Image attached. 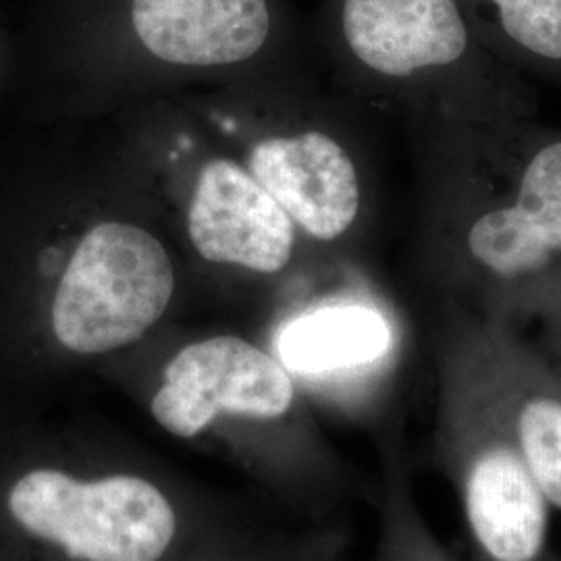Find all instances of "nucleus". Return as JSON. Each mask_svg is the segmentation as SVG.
<instances>
[{"label":"nucleus","mask_w":561,"mask_h":561,"mask_svg":"<svg viewBox=\"0 0 561 561\" xmlns=\"http://www.w3.org/2000/svg\"><path fill=\"white\" fill-rule=\"evenodd\" d=\"M422 264L443 304L522 329L561 266V129L419 119Z\"/></svg>","instance_id":"f257e3e1"},{"label":"nucleus","mask_w":561,"mask_h":561,"mask_svg":"<svg viewBox=\"0 0 561 561\" xmlns=\"http://www.w3.org/2000/svg\"><path fill=\"white\" fill-rule=\"evenodd\" d=\"M329 27L341 59L410 102L416 121L537 115L530 81L482 48L458 0H331Z\"/></svg>","instance_id":"f03ea898"},{"label":"nucleus","mask_w":561,"mask_h":561,"mask_svg":"<svg viewBox=\"0 0 561 561\" xmlns=\"http://www.w3.org/2000/svg\"><path fill=\"white\" fill-rule=\"evenodd\" d=\"M437 454L481 561H549L551 505L460 352L437 337Z\"/></svg>","instance_id":"7ed1b4c3"},{"label":"nucleus","mask_w":561,"mask_h":561,"mask_svg":"<svg viewBox=\"0 0 561 561\" xmlns=\"http://www.w3.org/2000/svg\"><path fill=\"white\" fill-rule=\"evenodd\" d=\"M175 268L162 241L134 222L83 233L53 301V331L69 352L94 356L140 340L169 308Z\"/></svg>","instance_id":"20e7f679"},{"label":"nucleus","mask_w":561,"mask_h":561,"mask_svg":"<svg viewBox=\"0 0 561 561\" xmlns=\"http://www.w3.org/2000/svg\"><path fill=\"white\" fill-rule=\"evenodd\" d=\"M13 520L80 561H159L175 537V512L138 477L96 482L41 468L9 493Z\"/></svg>","instance_id":"39448f33"},{"label":"nucleus","mask_w":561,"mask_h":561,"mask_svg":"<svg viewBox=\"0 0 561 561\" xmlns=\"http://www.w3.org/2000/svg\"><path fill=\"white\" fill-rule=\"evenodd\" d=\"M439 335L468 362L551 507L561 510V358L505 322L443 304Z\"/></svg>","instance_id":"423d86ee"},{"label":"nucleus","mask_w":561,"mask_h":561,"mask_svg":"<svg viewBox=\"0 0 561 561\" xmlns=\"http://www.w3.org/2000/svg\"><path fill=\"white\" fill-rule=\"evenodd\" d=\"M296 403L289 370L240 337L185 345L164 368L152 416L175 437H196L219 414L283 419Z\"/></svg>","instance_id":"0eeeda50"},{"label":"nucleus","mask_w":561,"mask_h":561,"mask_svg":"<svg viewBox=\"0 0 561 561\" xmlns=\"http://www.w3.org/2000/svg\"><path fill=\"white\" fill-rule=\"evenodd\" d=\"M248 171L308 240L337 243L358 225L364 204L358 162L321 127L254 144Z\"/></svg>","instance_id":"6e6552de"},{"label":"nucleus","mask_w":561,"mask_h":561,"mask_svg":"<svg viewBox=\"0 0 561 561\" xmlns=\"http://www.w3.org/2000/svg\"><path fill=\"white\" fill-rule=\"evenodd\" d=\"M187 233L204 261L277 275L296 254L298 227L233 161L206 162L187 208Z\"/></svg>","instance_id":"1a4fd4ad"},{"label":"nucleus","mask_w":561,"mask_h":561,"mask_svg":"<svg viewBox=\"0 0 561 561\" xmlns=\"http://www.w3.org/2000/svg\"><path fill=\"white\" fill-rule=\"evenodd\" d=\"M123 13L138 48L173 67L240 65L275 34L273 0H125Z\"/></svg>","instance_id":"9d476101"},{"label":"nucleus","mask_w":561,"mask_h":561,"mask_svg":"<svg viewBox=\"0 0 561 561\" xmlns=\"http://www.w3.org/2000/svg\"><path fill=\"white\" fill-rule=\"evenodd\" d=\"M400 350V327L389 310L362 298L322 301L280 329V364L301 377L354 385L379 377Z\"/></svg>","instance_id":"9b49d317"},{"label":"nucleus","mask_w":561,"mask_h":561,"mask_svg":"<svg viewBox=\"0 0 561 561\" xmlns=\"http://www.w3.org/2000/svg\"><path fill=\"white\" fill-rule=\"evenodd\" d=\"M482 48L526 81L561 88V0H458Z\"/></svg>","instance_id":"f8f14e48"},{"label":"nucleus","mask_w":561,"mask_h":561,"mask_svg":"<svg viewBox=\"0 0 561 561\" xmlns=\"http://www.w3.org/2000/svg\"><path fill=\"white\" fill-rule=\"evenodd\" d=\"M398 528L396 561H458L431 535V530L412 514L408 505L401 510Z\"/></svg>","instance_id":"ddd939ff"},{"label":"nucleus","mask_w":561,"mask_h":561,"mask_svg":"<svg viewBox=\"0 0 561 561\" xmlns=\"http://www.w3.org/2000/svg\"><path fill=\"white\" fill-rule=\"evenodd\" d=\"M533 321L541 322L545 329V347L561 358V266L542 285Z\"/></svg>","instance_id":"4468645a"}]
</instances>
